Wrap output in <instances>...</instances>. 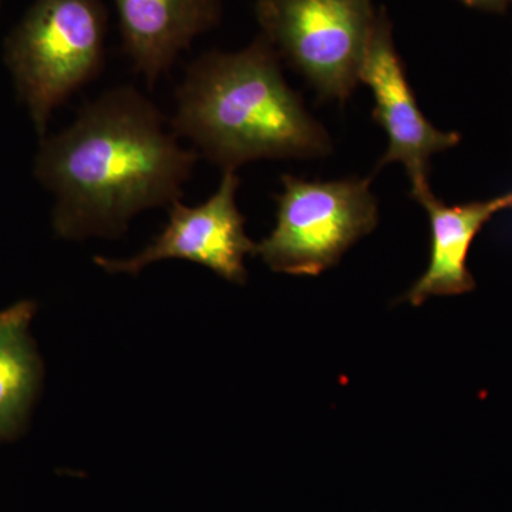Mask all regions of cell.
<instances>
[{"instance_id": "cell-1", "label": "cell", "mask_w": 512, "mask_h": 512, "mask_svg": "<svg viewBox=\"0 0 512 512\" xmlns=\"http://www.w3.org/2000/svg\"><path fill=\"white\" fill-rule=\"evenodd\" d=\"M198 157L167 130L153 101L119 86L42 138L33 175L53 195L52 227L60 238H114L141 212L181 200Z\"/></svg>"}, {"instance_id": "cell-2", "label": "cell", "mask_w": 512, "mask_h": 512, "mask_svg": "<svg viewBox=\"0 0 512 512\" xmlns=\"http://www.w3.org/2000/svg\"><path fill=\"white\" fill-rule=\"evenodd\" d=\"M170 123L222 171L332 153L328 131L286 83L281 56L262 33L238 52L211 50L188 64Z\"/></svg>"}, {"instance_id": "cell-3", "label": "cell", "mask_w": 512, "mask_h": 512, "mask_svg": "<svg viewBox=\"0 0 512 512\" xmlns=\"http://www.w3.org/2000/svg\"><path fill=\"white\" fill-rule=\"evenodd\" d=\"M107 9L103 0H35L5 45V62L37 136L74 93L104 66Z\"/></svg>"}, {"instance_id": "cell-4", "label": "cell", "mask_w": 512, "mask_h": 512, "mask_svg": "<svg viewBox=\"0 0 512 512\" xmlns=\"http://www.w3.org/2000/svg\"><path fill=\"white\" fill-rule=\"evenodd\" d=\"M282 185L275 228L254 254L272 271L323 274L377 227L379 207L369 180L308 181L286 174Z\"/></svg>"}, {"instance_id": "cell-5", "label": "cell", "mask_w": 512, "mask_h": 512, "mask_svg": "<svg viewBox=\"0 0 512 512\" xmlns=\"http://www.w3.org/2000/svg\"><path fill=\"white\" fill-rule=\"evenodd\" d=\"M255 15L262 35L320 101L352 96L375 28L372 0H256Z\"/></svg>"}, {"instance_id": "cell-6", "label": "cell", "mask_w": 512, "mask_h": 512, "mask_svg": "<svg viewBox=\"0 0 512 512\" xmlns=\"http://www.w3.org/2000/svg\"><path fill=\"white\" fill-rule=\"evenodd\" d=\"M237 171H224L218 190L207 201L188 207L181 200L168 207L170 218L158 237L130 258L96 256L94 264L107 274L137 275L165 259H183L211 269L232 284L248 279L245 256L256 244L245 232V218L237 207Z\"/></svg>"}, {"instance_id": "cell-7", "label": "cell", "mask_w": 512, "mask_h": 512, "mask_svg": "<svg viewBox=\"0 0 512 512\" xmlns=\"http://www.w3.org/2000/svg\"><path fill=\"white\" fill-rule=\"evenodd\" d=\"M360 82L372 90L373 119L389 138V146L376 170L387 164H403L412 181L410 195L429 190L430 157L456 147L461 137L453 131L439 130L424 116L394 46L392 23L384 9L377 12L360 69Z\"/></svg>"}, {"instance_id": "cell-8", "label": "cell", "mask_w": 512, "mask_h": 512, "mask_svg": "<svg viewBox=\"0 0 512 512\" xmlns=\"http://www.w3.org/2000/svg\"><path fill=\"white\" fill-rule=\"evenodd\" d=\"M114 5L124 53L151 87L222 19L221 0H114Z\"/></svg>"}, {"instance_id": "cell-9", "label": "cell", "mask_w": 512, "mask_h": 512, "mask_svg": "<svg viewBox=\"0 0 512 512\" xmlns=\"http://www.w3.org/2000/svg\"><path fill=\"white\" fill-rule=\"evenodd\" d=\"M430 220V261L402 301L423 305L431 296H456L474 291L476 281L467 266L468 252L481 229L498 212L512 210V191L500 197L447 205L429 190L414 195Z\"/></svg>"}, {"instance_id": "cell-10", "label": "cell", "mask_w": 512, "mask_h": 512, "mask_svg": "<svg viewBox=\"0 0 512 512\" xmlns=\"http://www.w3.org/2000/svg\"><path fill=\"white\" fill-rule=\"evenodd\" d=\"M33 316L0 326V444L25 431L42 387V357L29 330Z\"/></svg>"}, {"instance_id": "cell-11", "label": "cell", "mask_w": 512, "mask_h": 512, "mask_svg": "<svg viewBox=\"0 0 512 512\" xmlns=\"http://www.w3.org/2000/svg\"><path fill=\"white\" fill-rule=\"evenodd\" d=\"M29 313H36V303L33 301H19L8 306V308L0 311V326L10 322V320L18 319L20 316L29 315Z\"/></svg>"}, {"instance_id": "cell-12", "label": "cell", "mask_w": 512, "mask_h": 512, "mask_svg": "<svg viewBox=\"0 0 512 512\" xmlns=\"http://www.w3.org/2000/svg\"><path fill=\"white\" fill-rule=\"evenodd\" d=\"M470 8L487 10V12L503 13L511 0H460Z\"/></svg>"}]
</instances>
